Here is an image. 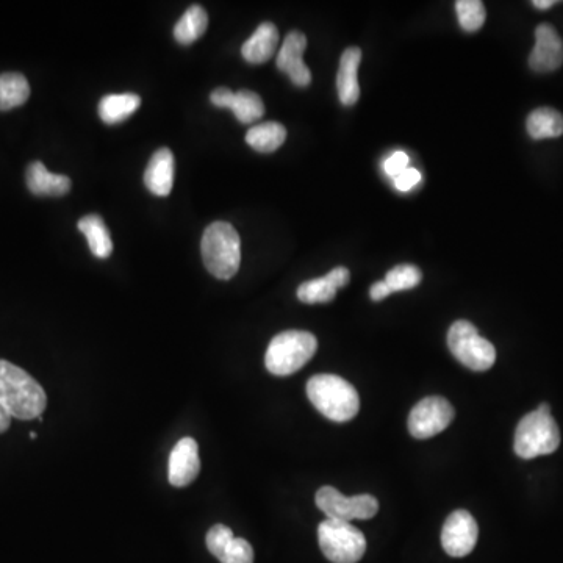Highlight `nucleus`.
Masks as SVG:
<instances>
[{
	"mask_svg": "<svg viewBox=\"0 0 563 563\" xmlns=\"http://www.w3.org/2000/svg\"><path fill=\"white\" fill-rule=\"evenodd\" d=\"M141 105V97L138 94H107L99 102V116L108 126H115L119 122L126 121L129 116L137 112Z\"/></svg>",
	"mask_w": 563,
	"mask_h": 563,
	"instance_id": "20",
	"label": "nucleus"
},
{
	"mask_svg": "<svg viewBox=\"0 0 563 563\" xmlns=\"http://www.w3.org/2000/svg\"><path fill=\"white\" fill-rule=\"evenodd\" d=\"M30 97V85L19 72H5L0 76V110L8 112L26 104Z\"/></svg>",
	"mask_w": 563,
	"mask_h": 563,
	"instance_id": "24",
	"label": "nucleus"
},
{
	"mask_svg": "<svg viewBox=\"0 0 563 563\" xmlns=\"http://www.w3.org/2000/svg\"><path fill=\"white\" fill-rule=\"evenodd\" d=\"M351 274L343 266L332 269L327 276L307 280L298 288V299L304 304H326L334 301L337 291L348 285Z\"/></svg>",
	"mask_w": 563,
	"mask_h": 563,
	"instance_id": "15",
	"label": "nucleus"
},
{
	"mask_svg": "<svg viewBox=\"0 0 563 563\" xmlns=\"http://www.w3.org/2000/svg\"><path fill=\"white\" fill-rule=\"evenodd\" d=\"M456 412L451 402L442 396L421 399L409 415V432L418 440L435 437L448 429Z\"/></svg>",
	"mask_w": 563,
	"mask_h": 563,
	"instance_id": "9",
	"label": "nucleus"
},
{
	"mask_svg": "<svg viewBox=\"0 0 563 563\" xmlns=\"http://www.w3.org/2000/svg\"><path fill=\"white\" fill-rule=\"evenodd\" d=\"M479 537L476 520L467 510H456L446 518L442 545L451 557H465L473 551Z\"/></svg>",
	"mask_w": 563,
	"mask_h": 563,
	"instance_id": "10",
	"label": "nucleus"
},
{
	"mask_svg": "<svg viewBox=\"0 0 563 563\" xmlns=\"http://www.w3.org/2000/svg\"><path fill=\"white\" fill-rule=\"evenodd\" d=\"M199 471L201 460L198 443L194 438H182L169 456V484L179 488L188 487L199 476Z\"/></svg>",
	"mask_w": 563,
	"mask_h": 563,
	"instance_id": "12",
	"label": "nucleus"
},
{
	"mask_svg": "<svg viewBox=\"0 0 563 563\" xmlns=\"http://www.w3.org/2000/svg\"><path fill=\"white\" fill-rule=\"evenodd\" d=\"M390 295L391 290L385 280H382V282H376V284H373V287H371L370 296L373 301H382V299L388 298Z\"/></svg>",
	"mask_w": 563,
	"mask_h": 563,
	"instance_id": "32",
	"label": "nucleus"
},
{
	"mask_svg": "<svg viewBox=\"0 0 563 563\" xmlns=\"http://www.w3.org/2000/svg\"><path fill=\"white\" fill-rule=\"evenodd\" d=\"M221 563H254V549L244 538L235 537L224 551Z\"/></svg>",
	"mask_w": 563,
	"mask_h": 563,
	"instance_id": "29",
	"label": "nucleus"
},
{
	"mask_svg": "<svg viewBox=\"0 0 563 563\" xmlns=\"http://www.w3.org/2000/svg\"><path fill=\"white\" fill-rule=\"evenodd\" d=\"M307 396L321 415L335 423L356 418L360 398L354 385L335 374H318L307 382Z\"/></svg>",
	"mask_w": 563,
	"mask_h": 563,
	"instance_id": "2",
	"label": "nucleus"
},
{
	"mask_svg": "<svg viewBox=\"0 0 563 563\" xmlns=\"http://www.w3.org/2000/svg\"><path fill=\"white\" fill-rule=\"evenodd\" d=\"M234 538L232 529L227 528L224 524H216L208 531L205 543H207L208 551L219 560L223 557L224 551H226L227 546L230 545Z\"/></svg>",
	"mask_w": 563,
	"mask_h": 563,
	"instance_id": "28",
	"label": "nucleus"
},
{
	"mask_svg": "<svg viewBox=\"0 0 563 563\" xmlns=\"http://www.w3.org/2000/svg\"><path fill=\"white\" fill-rule=\"evenodd\" d=\"M420 182V171H416V169L413 168L404 169L398 177H395V185L399 191H410Z\"/></svg>",
	"mask_w": 563,
	"mask_h": 563,
	"instance_id": "31",
	"label": "nucleus"
},
{
	"mask_svg": "<svg viewBox=\"0 0 563 563\" xmlns=\"http://www.w3.org/2000/svg\"><path fill=\"white\" fill-rule=\"evenodd\" d=\"M10 424V412H8L7 407H5L4 404H2V401H0V434H4L5 431H8Z\"/></svg>",
	"mask_w": 563,
	"mask_h": 563,
	"instance_id": "33",
	"label": "nucleus"
},
{
	"mask_svg": "<svg viewBox=\"0 0 563 563\" xmlns=\"http://www.w3.org/2000/svg\"><path fill=\"white\" fill-rule=\"evenodd\" d=\"M277 44H279V30L273 22H263L241 47V55L251 65H262L274 57Z\"/></svg>",
	"mask_w": 563,
	"mask_h": 563,
	"instance_id": "18",
	"label": "nucleus"
},
{
	"mask_svg": "<svg viewBox=\"0 0 563 563\" xmlns=\"http://www.w3.org/2000/svg\"><path fill=\"white\" fill-rule=\"evenodd\" d=\"M27 187L35 196H65L71 190L68 176L52 174L41 162L30 163L26 171Z\"/></svg>",
	"mask_w": 563,
	"mask_h": 563,
	"instance_id": "19",
	"label": "nucleus"
},
{
	"mask_svg": "<svg viewBox=\"0 0 563 563\" xmlns=\"http://www.w3.org/2000/svg\"><path fill=\"white\" fill-rule=\"evenodd\" d=\"M448 348L452 356L471 371H488L496 362L495 346L482 338L470 321L460 320L452 324L448 332Z\"/></svg>",
	"mask_w": 563,
	"mask_h": 563,
	"instance_id": "6",
	"label": "nucleus"
},
{
	"mask_svg": "<svg viewBox=\"0 0 563 563\" xmlns=\"http://www.w3.org/2000/svg\"><path fill=\"white\" fill-rule=\"evenodd\" d=\"M456 11L460 27L465 32L481 30L487 19V11L481 0H457Z\"/></svg>",
	"mask_w": 563,
	"mask_h": 563,
	"instance_id": "26",
	"label": "nucleus"
},
{
	"mask_svg": "<svg viewBox=\"0 0 563 563\" xmlns=\"http://www.w3.org/2000/svg\"><path fill=\"white\" fill-rule=\"evenodd\" d=\"M176 162L171 149H158L151 157L146 173H144V185L155 196L166 198L173 190L174 176H176Z\"/></svg>",
	"mask_w": 563,
	"mask_h": 563,
	"instance_id": "16",
	"label": "nucleus"
},
{
	"mask_svg": "<svg viewBox=\"0 0 563 563\" xmlns=\"http://www.w3.org/2000/svg\"><path fill=\"white\" fill-rule=\"evenodd\" d=\"M362 61V51L359 47H349L343 52L340 68L337 74V91L341 104L346 107L356 105L360 97L359 66Z\"/></svg>",
	"mask_w": 563,
	"mask_h": 563,
	"instance_id": "17",
	"label": "nucleus"
},
{
	"mask_svg": "<svg viewBox=\"0 0 563 563\" xmlns=\"http://www.w3.org/2000/svg\"><path fill=\"white\" fill-rule=\"evenodd\" d=\"M207 27V11L201 5H191L174 27V38L182 46H190L204 35Z\"/></svg>",
	"mask_w": 563,
	"mask_h": 563,
	"instance_id": "23",
	"label": "nucleus"
},
{
	"mask_svg": "<svg viewBox=\"0 0 563 563\" xmlns=\"http://www.w3.org/2000/svg\"><path fill=\"white\" fill-rule=\"evenodd\" d=\"M421 280H423V273H421L420 268L413 265L395 266L388 271L387 277H385V282L390 287L391 293L412 290V288L420 285Z\"/></svg>",
	"mask_w": 563,
	"mask_h": 563,
	"instance_id": "27",
	"label": "nucleus"
},
{
	"mask_svg": "<svg viewBox=\"0 0 563 563\" xmlns=\"http://www.w3.org/2000/svg\"><path fill=\"white\" fill-rule=\"evenodd\" d=\"M560 445V431L548 404H542L535 412L524 416L515 431L513 448L521 459L531 460L548 456Z\"/></svg>",
	"mask_w": 563,
	"mask_h": 563,
	"instance_id": "4",
	"label": "nucleus"
},
{
	"mask_svg": "<svg viewBox=\"0 0 563 563\" xmlns=\"http://www.w3.org/2000/svg\"><path fill=\"white\" fill-rule=\"evenodd\" d=\"M556 4V0H534V2H532V5H534L537 10H548V8Z\"/></svg>",
	"mask_w": 563,
	"mask_h": 563,
	"instance_id": "34",
	"label": "nucleus"
},
{
	"mask_svg": "<svg viewBox=\"0 0 563 563\" xmlns=\"http://www.w3.org/2000/svg\"><path fill=\"white\" fill-rule=\"evenodd\" d=\"M384 168L385 173L395 179V177H398L404 169L409 168V157H407L404 152H396V154H393L390 158H388L387 162H385Z\"/></svg>",
	"mask_w": 563,
	"mask_h": 563,
	"instance_id": "30",
	"label": "nucleus"
},
{
	"mask_svg": "<svg viewBox=\"0 0 563 563\" xmlns=\"http://www.w3.org/2000/svg\"><path fill=\"white\" fill-rule=\"evenodd\" d=\"M79 230L87 237L91 252L96 255L97 259H108L112 255V237H110L102 216H83L79 221Z\"/></svg>",
	"mask_w": 563,
	"mask_h": 563,
	"instance_id": "21",
	"label": "nucleus"
},
{
	"mask_svg": "<svg viewBox=\"0 0 563 563\" xmlns=\"http://www.w3.org/2000/svg\"><path fill=\"white\" fill-rule=\"evenodd\" d=\"M0 401L19 420L41 418L47 406L44 388L19 366L0 360Z\"/></svg>",
	"mask_w": 563,
	"mask_h": 563,
	"instance_id": "1",
	"label": "nucleus"
},
{
	"mask_svg": "<svg viewBox=\"0 0 563 563\" xmlns=\"http://www.w3.org/2000/svg\"><path fill=\"white\" fill-rule=\"evenodd\" d=\"M563 65V41L553 26L542 24L535 30V46L529 66L535 72H553Z\"/></svg>",
	"mask_w": 563,
	"mask_h": 563,
	"instance_id": "13",
	"label": "nucleus"
},
{
	"mask_svg": "<svg viewBox=\"0 0 563 563\" xmlns=\"http://www.w3.org/2000/svg\"><path fill=\"white\" fill-rule=\"evenodd\" d=\"M30 438H32V440H35V438H36L35 432H32V434H30Z\"/></svg>",
	"mask_w": 563,
	"mask_h": 563,
	"instance_id": "35",
	"label": "nucleus"
},
{
	"mask_svg": "<svg viewBox=\"0 0 563 563\" xmlns=\"http://www.w3.org/2000/svg\"><path fill=\"white\" fill-rule=\"evenodd\" d=\"M315 503L329 520L346 523H351L352 520H370L379 512V503L374 496L356 495L348 498L329 485L316 492Z\"/></svg>",
	"mask_w": 563,
	"mask_h": 563,
	"instance_id": "8",
	"label": "nucleus"
},
{
	"mask_svg": "<svg viewBox=\"0 0 563 563\" xmlns=\"http://www.w3.org/2000/svg\"><path fill=\"white\" fill-rule=\"evenodd\" d=\"M318 542L332 563H357L366 551L365 535L346 521L326 518L318 528Z\"/></svg>",
	"mask_w": 563,
	"mask_h": 563,
	"instance_id": "7",
	"label": "nucleus"
},
{
	"mask_svg": "<svg viewBox=\"0 0 563 563\" xmlns=\"http://www.w3.org/2000/svg\"><path fill=\"white\" fill-rule=\"evenodd\" d=\"M305 49H307V36L299 30H293L285 36L284 44L277 54V68L287 74L293 85L298 88L309 87L312 82V72L304 63Z\"/></svg>",
	"mask_w": 563,
	"mask_h": 563,
	"instance_id": "11",
	"label": "nucleus"
},
{
	"mask_svg": "<svg viewBox=\"0 0 563 563\" xmlns=\"http://www.w3.org/2000/svg\"><path fill=\"white\" fill-rule=\"evenodd\" d=\"M287 140V129L279 122H263L246 133V143L260 154L276 152Z\"/></svg>",
	"mask_w": 563,
	"mask_h": 563,
	"instance_id": "22",
	"label": "nucleus"
},
{
	"mask_svg": "<svg viewBox=\"0 0 563 563\" xmlns=\"http://www.w3.org/2000/svg\"><path fill=\"white\" fill-rule=\"evenodd\" d=\"M528 132L534 140L560 137L563 135V116L554 108H537L529 115Z\"/></svg>",
	"mask_w": 563,
	"mask_h": 563,
	"instance_id": "25",
	"label": "nucleus"
},
{
	"mask_svg": "<svg viewBox=\"0 0 563 563\" xmlns=\"http://www.w3.org/2000/svg\"><path fill=\"white\" fill-rule=\"evenodd\" d=\"M202 260L216 279L229 280L241 263V240L237 230L226 221H215L205 229L201 243Z\"/></svg>",
	"mask_w": 563,
	"mask_h": 563,
	"instance_id": "3",
	"label": "nucleus"
},
{
	"mask_svg": "<svg viewBox=\"0 0 563 563\" xmlns=\"http://www.w3.org/2000/svg\"><path fill=\"white\" fill-rule=\"evenodd\" d=\"M318 349L315 335L305 330H287L269 343L266 351V370L274 376H290L309 363Z\"/></svg>",
	"mask_w": 563,
	"mask_h": 563,
	"instance_id": "5",
	"label": "nucleus"
},
{
	"mask_svg": "<svg viewBox=\"0 0 563 563\" xmlns=\"http://www.w3.org/2000/svg\"><path fill=\"white\" fill-rule=\"evenodd\" d=\"M210 101L215 107L232 110L241 124H251L265 115L262 97L254 91L241 90L234 93L229 88H218L210 94Z\"/></svg>",
	"mask_w": 563,
	"mask_h": 563,
	"instance_id": "14",
	"label": "nucleus"
}]
</instances>
